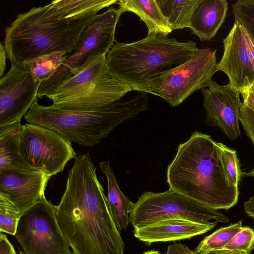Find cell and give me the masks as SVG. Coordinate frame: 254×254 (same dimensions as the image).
I'll use <instances>...</instances> for the list:
<instances>
[{
	"mask_svg": "<svg viewBox=\"0 0 254 254\" xmlns=\"http://www.w3.org/2000/svg\"><path fill=\"white\" fill-rule=\"evenodd\" d=\"M55 210L74 254H124V242L88 153L75 158Z\"/></svg>",
	"mask_w": 254,
	"mask_h": 254,
	"instance_id": "6da1fadb",
	"label": "cell"
},
{
	"mask_svg": "<svg viewBox=\"0 0 254 254\" xmlns=\"http://www.w3.org/2000/svg\"><path fill=\"white\" fill-rule=\"evenodd\" d=\"M194 254H248L247 253L238 250L226 249H210L206 250H194Z\"/></svg>",
	"mask_w": 254,
	"mask_h": 254,
	"instance_id": "1f68e13d",
	"label": "cell"
},
{
	"mask_svg": "<svg viewBox=\"0 0 254 254\" xmlns=\"http://www.w3.org/2000/svg\"><path fill=\"white\" fill-rule=\"evenodd\" d=\"M25 254H74L45 197L21 215L14 235Z\"/></svg>",
	"mask_w": 254,
	"mask_h": 254,
	"instance_id": "9c48e42d",
	"label": "cell"
},
{
	"mask_svg": "<svg viewBox=\"0 0 254 254\" xmlns=\"http://www.w3.org/2000/svg\"><path fill=\"white\" fill-rule=\"evenodd\" d=\"M180 218L216 226L228 223V218L169 188L165 192L143 193L133 203L129 213L130 223L134 229L159 220Z\"/></svg>",
	"mask_w": 254,
	"mask_h": 254,
	"instance_id": "52a82bcc",
	"label": "cell"
},
{
	"mask_svg": "<svg viewBox=\"0 0 254 254\" xmlns=\"http://www.w3.org/2000/svg\"><path fill=\"white\" fill-rule=\"evenodd\" d=\"M216 53L210 48H200L181 64L148 81L140 91L160 97L171 107L179 105L211 84L217 71Z\"/></svg>",
	"mask_w": 254,
	"mask_h": 254,
	"instance_id": "ba28073f",
	"label": "cell"
},
{
	"mask_svg": "<svg viewBox=\"0 0 254 254\" xmlns=\"http://www.w3.org/2000/svg\"><path fill=\"white\" fill-rule=\"evenodd\" d=\"M18 250H19V254H25V253H24L20 249H18Z\"/></svg>",
	"mask_w": 254,
	"mask_h": 254,
	"instance_id": "f35d334b",
	"label": "cell"
},
{
	"mask_svg": "<svg viewBox=\"0 0 254 254\" xmlns=\"http://www.w3.org/2000/svg\"><path fill=\"white\" fill-rule=\"evenodd\" d=\"M250 89L254 92V84L251 86Z\"/></svg>",
	"mask_w": 254,
	"mask_h": 254,
	"instance_id": "ab89813d",
	"label": "cell"
},
{
	"mask_svg": "<svg viewBox=\"0 0 254 254\" xmlns=\"http://www.w3.org/2000/svg\"><path fill=\"white\" fill-rule=\"evenodd\" d=\"M122 14L131 12L140 17L148 28V34L161 33L168 35L172 32L156 0H117Z\"/></svg>",
	"mask_w": 254,
	"mask_h": 254,
	"instance_id": "ffe728a7",
	"label": "cell"
},
{
	"mask_svg": "<svg viewBox=\"0 0 254 254\" xmlns=\"http://www.w3.org/2000/svg\"><path fill=\"white\" fill-rule=\"evenodd\" d=\"M166 254H194L186 245L174 243L168 246Z\"/></svg>",
	"mask_w": 254,
	"mask_h": 254,
	"instance_id": "f546056e",
	"label": "cell"
},
{
	"mask_svg": "<svg viewBox=\"0 0 254 254\" xmlns=\"http://www.w3.org/2000/svg\"><path fill=\"white\" fill-rule=\"evenodd\" d=\"M106 56L91 60L77 74L73 75L46 96L57 105L66 99L89 92L107 70Z\"/></svg>",
	"mask_w": 254,
	"mask_h": 254,
	"instance_id": "2e32d148",
	"label": "cell"
},
{
	"mask_svg": "<svg viewBox=\"0 0 254 254\" xmlns=\"http://www.w3.org/2000/svg\"><path fill=\"white\" fill-rule=\"evenodd\" d=\"M7 53L4 45L0 43V77H2L6 69Z\"/></svg>",
	"mask_w": 254,
	"mask_h": 254,
	"instance_id": "836d02e7",
	"label": "cell"
},
{
	"mask_svg": "<svg viewBox=\"0 0 254 254\" xmlns=\"http://www.w3.org/2000/svg\"><path fill=\"white\" fill-rule=\"evenodd\" d=\"M241 220L226 227L217 229L213 233L205 237L195 250L222 249L243 228Z\"/></svg>",
	"mask_w": 254,
	"mask_h": 254,
	"instance_id": "d4e9b609",
	"label": "cell"
},
{
	"mask_svg": "<svg viewBox=\"0 0 254 254\" xmlns=\"http://www.w3.org/2000/svg\"><path fill=\"white\" fill-rule=\"evenodd\" d=\"M199 0H156L171 29L190 28L193 11Z\"/></svg>",
	"mask_w": 254,
	"mask_h": 254,
	"instance_id": "7402d4cb",
	"label": "cell"
},
{
	"mask_svg": "<svg viewBox=\"0 0 254 254\" xmlns=\"http://www.w3.org/2000/svg\"><path fill=\"white\" fill-rule=\"evenodd\" d=\"M201 91L206 125L218 127L232 141L240 137V93L229 83L221 85L214 81Z\"/></svg>",
	"mask_w": 254,
	"mask_h": 254,
	"instance_id": "7c38bea8",
	"label": "cell"
},
{
	"mask_svg": "<svg viewBox=\"0 0 254 254\" xmlns=\"http://www.w3.org/2000/svg\"><path fill=\"white\" fill-rule=\"evenodd\" d=\"M235 22L254 43V0H238L232 6Z\"/></svg>",
	"mask_w": 254,
	"mask_h": 254,
	"instance_id": "4316f807",
	"label": "cell"
},
{
	"mask_svg": "<svg viewBox=\"0 0 254 254\" xmlns=\"http://www.w3.org/2000/svg\"><path fill=\"white\" fill-rule=\"evenodd\" d=\"M0 254H16L13 245L6 235L0 234Z\"/></svg>",
	"mask_w": 254,
	"mask_h": 254,
	"instance_id": "4dcf8cb0",
	"label": "cell"
},
{
	"mask_svg": "<svg viewBox=\"0 0 254 254\" xmlns=\"http://www.w3.org/2000/svg\"><path fill=\"white\" fill-rule=\"evenodd\" d=\"M228 5L226 0H199L190 19L192 33L201 41L211 40L225 20Z\"/></svg>",
	"mask_w": 254,
	"mask_h": 254,
	"instance_id": "e0dca14e",
	"label": "cell"
},
{
	"mask_svg": "<svg viewBox=\"0 0 254 254\" xmlns=\"http://www.w3.org/2000/svg\"><path fill=\"white\" fill-rule=\"evenodd\" d=\"M245 35L250 56L254 64V43L246 32Z\"/></svg>",
	"mask_w": 254,
	"mask_h": 254,
	"instance_id": "d590c367",
	"label": "cell"
},
{
	"mask_svg": "<svg viewBox=\"0 0 254 254\" xmlns=\"http://www.w3.org/2000/svg\"><path fill=\"white\" fill-rule=\"evenodd\" d=\"M94 17L70 22L61 18L50 3L32 7L18 14L5 29L7 55L11 64L24 66L52 53L67 55L75 50L81 34Z\"/></svg>",
	"mask_w": 254,
	"mask_h": 254,
	"instance_id": "3957f363",
	"label": "cell"
},
{
	"mask_svg": "<svg viewBox=\"0 0 254 254\" xmlns=\"http://www.w3.org/2000/svg\"><path fill=\"white\" fill-rule=\"evenodd\" d=\"M22 125L18 122L0 127V171L37 172L26 162L20 153L19 136Z\"/></svg>",
	"mask_w": 254,
	"mask_h": 254,
	"instance_id": "ac0fdd59",
	"label": "cell"
},
{
	"mask_svg": "<svg viewBox=\"0 0 254 254\" xmlns=\"http://www.w3.org/2000/svg\"><path fill=\"white\" fill-rule=\"evenodd\" d=\"M240 122L254 148V113L243 103L240 107Z\"/></svg>",
	"mask_w": 254,
	"mask_h": 254,
	"instance_id": "f1b7e54d",
	"label": "cell"
},
{
	"mask_svg": "<svg viewBox=\"0 0 254 254\" xmlns=\"http://www.w3.org/2000/svg\"><path fill=\"white\" fill-rule=\"evenodd\" d=\"M100 168L106 178L107 198L113 221L119 232L126 230L130 223L129 213L133 203L123 193L120 189L109 162H101Z\"/></svg>",
	"mask_w": 254,
	"mask_h": 254,
	"instance_id": "d6986e66",
	"label": "cell"
},
{
	"mask_svg": "<svg viewBox=\"0 0 254 254\" xmlns=\"http://www.w3.org/2000/svg\"><path fill=\"white\" fill-rule=\"evenodd\" d=\"M200 48L192 40L181 42L161 33L147 34L139 41L116 42L106 57L109 73L140 91L147 83L181 64Z\"/></svg>",
	"mask_w": 254,
	"mask_h": 254,
	"instance_id": "5b68a950",
	"label": "cell"
},
{
	"mask_svg": "<svg viewBox=\"0 0 254 254\" xmlns=\"http://www.w3.org/2000/svg\"><path fill=\"white\" fill-rule=\"evenodd\" d=\"M211 137L193 132L179 144L167 169L170 188L214 210H228L238 200V187L231 186L225 176Z\"/></svg>",
	"mask_w": 254,
	"mask_h": 254,
	"instance_id": "7a4b0ae2",
	"label": "cell"
},
{
	"mask_svg": "<svg viewBox=\"0 0 254 254\" xmlns=\"http://www.w3.org/2000/svg\"><path fill=\"white\" fill-rule=\"evenodd\" d=\"M20 210L5 194L0 192V231L15 235L20 218Z\"/></svg>",
	"mask_w": 254,
	"mask_h": 254,
	"instance_id": "484cf974",
	"label": "cell"
},
{
	"mask_svg": "<svg viewBox=\"0 0 254 254\" xmlns=\"http://www.w3.org/2000/svg\"><path fill=\"white\" fill-rule=\"evenodd\" d=\"M67 57L64 52H54L39 57L24 66L29 69L35 80L41 83L54 74Z\"/></svg>",
	"mask_w": 254,
	"mask_h": 254,
	"instance_id": "603a6c76",
	"label": "cell"
},
{
	"mask_svg": "<svg viewBox=\"0 0 254 254\" xmlns=\"http://www.w3.org/2000/svg\"><path fill=\"white\" fill-rule=\"evenodd\" d=\"M215 146L228 183L238 187L242 172L236 151L221 143L215 142Z\"/></svg>",
	"mask_w": 254,
	"mask_h": 254,
	"instance_id": "cb8c5ba5",
	"label": "cell"
},
{
	"mask_svg": "<svg viewBox=\"0 0 254 254\" xmlns=\"http://www.w3.org/2000/svg\"><path fill=\"white\" fill-rule=\"evenodd\" d=\"M245 175L250 176V177H254V168L251 170L250 171L243 173Z\"/></svg>",
	"mask_w": 254,
	"mask_h": 254,
	"instance_id": "74e56055",
	"label": "cell"
},
{
	"mask_svg": "<svg viewBox=\"0 0 254 254\" xmlns=\"http://www.w3.org/2000/svg\"><path fill=\"white\" fill-rule=\"evenodd\" d=\"M244 207L245 213L254 218V196L250 197L248 201L244 202Z\"/></svg>",
	"mask_w": 254,
	"mask_h": 254,
	"instance_id": "e575fe53",
	"label": "cell"
},
{
	"mask_svg": "<svg viewBox=\"0 0 254 254\" xmlns=\"http://www.w3.org/2000/svg\"><path fill=\"white\" fill-rule=\"evenodd\" d=\"M214 227L185 219L173 218L134 229L133 233L139 240L150 245L154 242L190 239L202 235Z\"/></svg>",
	"mask_w": 254,
	"mask_h": 254,
	"instance_id": "9a60e30c",
	"label": "cell"
},
{
	"mask_svg": "<svg viewBox=\"0 0 254 254\" xmlns=\"http://www.w3.org/2000/svg\"><path fill=\"white\" fill-rule=\"evenodd\" d=\"M222 249L242 251L251 254L254 250V230L249 226L243 227Z\"/></svg>",
	"mask_w": 254,
	"mask_h": 254,
	"instance_id": "83f0119b",
	"label": "cell"
},
{
	"mask_svg": "<svg viewBox=\"0 0 254 254\" xmlns=\"http://www.w3.org/2000/svg\"><path fill=\"white\" fill-rule=\"evenodd\" d=\"M243 103L254 113V92L250 89L242 92Z\"/></svg>",
	"mask_w": 254,
	"mask_h": 254,
	"instance_id": "d6a6232c",
	"label": "cell"
},
{
	"mask_svg": "<svg viewBox=\"0 0 254 254\" xmlns=\"http://www.w3.org/2000/svg\"><path fill=\"white\" fill-rule=\"evenodd\" d=\"M121 12L112 7L95 15L81 34L74 52L54 74L41 83L38 97H46L78 73L92 59L106 56L114 45L115 29Z\"/></svg>",
	"mask_w": 254,
	"mask_h": 254,
	"instance_id": "8992f818",
	"label": "cell"
},
{
	"mask_svg": "<svg viewBox=\"0 0 254 254\" xmlns=\"http://www.w3.org/2000/svg\"><path fill=\"white\" fill-rule=\"evenodd\" d=\"M51 177L41 171H0V192L6 195L22 214L45 197Z\"/></svg>",
	"mask_w": 254,
	"mask_h": 254,
	"instance_id": "5bb4252c",
	"label": "cell"
},
{
	"mask_svg": "<svg viewBox=\"0 0 254 254\" xmlns=\"http://www.w3.org/2000/svg\"><path fill=\"white\" fill-rule=\"evenodd\" d=\"M40 84L27 67L11 64L0 79V127L21 122L38 102Z\"/></svg>",
	"mask_w": 254,
	"mask_h": 254,
	"instance_id": "8fae6325",
	"label": "cell"
},
{
	"mask_svg": "<svg viewBox=\"0 0 254 254\" xmlns=\"http://www.w3.org/2000/svg\"><path fill=\"white\" fill-rule=\"evenodd\" d=\"M117 0H56L50 2L61 18L70 22L94 17Z\"/></svg>",
	"mask_w": 254,
	"mask_h": 254,
	"instance_id": "44dd1931",
	"label": "cell"
},
{
	"mask_svg": "<svg viewBox=\"0 0 254 254\" xmlns=\"http://www.w3.org/2000/svg\"><path fill=\"white\" fill-rule=\"evenodd\" d=\"M20 153L34 170L52 177L77 156L71 142L45 127L26 123L19 136Z\"/></svg>",
	"mask_w": 254,
	"mask_h": 254,
	"instance_id": "30bf717a",
	"label": "cell"
},
{
	"mask_svg": "<svg viewBox=\"0 0 254 254\" xmlns=\"http://www.w3.org/2000/svg\"><path fill=\"white\" fill-rule=\"evenodd\" d=\"M224 51L217 63V71L225 73L229 83L241 94L254 84V64L248 49L245 32L237 23L223 40Z\"/></svg>",
	"mask_w": 254,
	"mask_h": 254,
	"instance_id": "4fadbf2b",
	"label": "cell"
},
{
	"mask_svg": "<svg viewBox=\"0 0 254 254\" xmlns=\"http://www.w3.org/2000/svg\"><path fill=\"white\" fill-rule=\"evenodd\" d=\"M142 254H161L159 252L156 251V250H149L147 251L146 252H145Z\"/></svg>",
	"mask_w": 254,
	"mask_h": 254,
	"instance_id": "8d00e7d4",
	"label": "cell"
},
{
	"mask_svg": "<svg viewBox=\"0 0 254 254\" xmlns=\"http://www.w3.org/2000/svg\"><path fill=\"white\" fill-rule=\"evenodd\" d=\"M147 93L96 109H69L35 102L25 115L30 124L50 129L69 141L94 146L123 121L148 109Z\"/></svg>",
	"mask_w": 254,
	"mask_h": 254,
	"instance_id": "277c9868",
	"label": "cell"
}]
</instances>
